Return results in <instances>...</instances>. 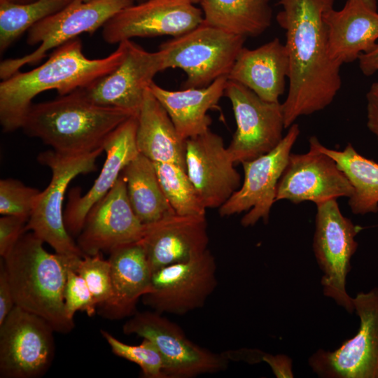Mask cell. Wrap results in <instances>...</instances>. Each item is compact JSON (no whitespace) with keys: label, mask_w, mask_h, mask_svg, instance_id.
<instances>
[{"label":"cell","mask_w":378,"mask_h":378,"mask_svg":"<svg viewBox=\"0 0 378 378\" xmlns=\"http://www.w3.org/2000/svg\"><path fill=\"white\" fill-rule=\"evenodd\" d=\"M101 334L115 355L140 367L144 377L167 378L163 358L151 341L143 338L140 344L130 345L120 341L106 330H101Z\"/></svg>","instance_id":"1f68e13d"},{"label":"cell","mask_w":378,"mask_h":378,"mask_svg":"<svg viewBox=\"0 0 378 378\" xmlns=\"http://www.w3.org/2000/svg\"><path fill=\"white\" fill-rule=\"evenodd\" d=\"M224 95L231 102L237 124L227 147L234 163L252 160L279 144L285 128L282 104L265 101L247 87L228 79Z\"/></svg>","instance_id":"7c38bea8"},{"label":"cell","mask_w":378,"mask_h":378,"mask_svg":"<svg viewBox=\"0 0 378 378\" xmlns=\"http://www.w3.org/2000/svg\"><path fill=\"white\" fill-rule=\"evenodd\" d=\"M133 0H73L64 8L47 17L28 30L27 42L38 47L23 57L1 62L0 78L5 80L27 64H35L47 52L77 38L83 33L93 34Z\"/></svg>","instance_id":"52a82bcc"},{"label":"cell","mask_w":378,"mask_h":378,"mask_svg":"<svg viewBox=\"0 0 378 378\" xmlns=\"http://www.w3.org/2000/svg\"><path fill=\"white\" fill-rule=\"evenodd\" d=\"M270 0H201L204 22L231 34L258 36L271 24Z\"/></svg>","instance_id":"4316f807"},{"label":"cell","mask_w":378,"mask_h":378,"mask_svg":"<svg viewBox=\"0 0 378 378\" xmlns=\"http://www.w3.org/2000/svg\"><path fill=\"white\" fill-rule=\"evenodd\" d=\"M141 1H146V0H141Z\"/></svg>","instance_id":"f6af8a7d"},{"label":"cell","mask_w":378,"mask_h":378,"mask_svg":"<svg viewBox=\"0 0 378 378\" xmlns=\"http://www.w3.org/2000/svg\"><path fill=\"white\" fill-rule=\"evenodd\" d=\"M288 74L286 47L275 38L255 49L243 47L227 79L247 87L265 101L278 102Z\"/></svg>","instance_id":"cb8c5ba5"},{"label":"cell","mask_w":378,"mask_h":378,"mask_svg":"<svg viewBox=\"0 0 378 378\" xmlns=\"http://www.w3.org/2000/svg\"><path fill=\"white\" fill-rule=\"evenodd\" d=\"M360 318L357 333L335 351L322 349L308 363L323 378H378V288L353 298Z\"/></svg>","instance_id":"30bf717a"},{"label":"cell","mask_w":378,"mask_h":378,"mask_svg":"<svg viewBox=\"0 0 378 378\" xmlns=\"http://www.w3.org/2000/svg\"><path fill=\"white\" fill-rule=\"evenodd\" d=\"M41 191L15 178L0 181V214L29 220Z\"/></svg>","instance_id":"836d02e7"},{"label":"cell","mask_w":378,"mask_h":378,"mask_svg":"<svg viewBox=\"0 0 378 378\" xmlns=\"http://www.w3.org/2000/svg\"><path fill=\"white\" fill-rule=\"evenodd\" d=\"M85 281L97 307L108 300L112 294L111 265L100 253L85 255L71 267Z\"/></svg>","instance_id":"d6a6232c"},{"label":"cell","mask_w":378,"mask_h":378,"mask_svg":"<svg viewBox=\"0 0 378 378\" xmlns=\"http://www.w3.org/2000/svg\"><path fill=\"white\" fill-rule=\"evenodd\" d=\"M262 361L267 363L274 375L279 377H293L292 363L290 358L284 354L272 355L265 353Z\"/></svg>","instance_id":"f35d334b"},{"label":"cell","mask_w":378,"mask_h":378,"mask_svg":"<svg viewBox=\"0 0 378 378\" xmlns=\"http://www.w3.org/2000/svg\"><path fill=\"white\" fill-rule=\"evenodd\" d=\"M300 132L299 125L294 122L274 148L252 160L241 162L244 181L219 208L220 216L247 211L241 220L244 227L254 225L260 219L265 223L268 222L271 208L276 202L278 183Z\"/></svg>","instance_id":"4fadbf2b"},{"label":"cell","mask_w":378,"mask_h":378,"mask_svg":"<svg viewBox=\"0 0 378 378\" xmlns=\"http://www.w3.org/2000/svg\"><path fill=\"white\" fill-rule=\"evenodd\" d=\"M132 115H136L95 104L78 89L52 101L32 104L21 128L58 153L80 155L103 148L108 136Z\"/></svg>","instance_id":"3957f363"},{"label":"cell","mask_w":378,"mask_h":378,"mask_svg":"<svg viewBox=\"0 0 378 378\" xmlns=\"http://www.w3.org/2000/svg\"><path fill=\"white\" fill-rule=\"evenodd\" d=\"M315 136L309 138V150L290 153L276 188V201L316 204L341 197H349L353 187L336 162L318 149Z\"/></svg>","instance_id":"2e32d148"},{"label":"cell","mask_w":378,"mask_h":378,"mask_svg":"<svg viewBox=\"0 0 378 378\" xmlns=\"http://www.w3.org/2000/svg\"><path fill=\"white\" fill-rule=\"evenodd\" d=\"M145 225L139 242L153 272L195 258L208 250L206 216H182L174 212Z\"/></svg>","instance_id":"44dd1931"},{"label":"cell","mask_w":378,"mask_h":378,"mask_svg":"<svg viewBox=\"0 0 378 378\" xmlns=\"http://www.w3.org/2000/svg\"><path fill=\"white\" fill-rule=\"evenodd\" d=\"M126 335L151 341L164 362L167 378H192L225 370L229 358L199 346L188 339L182 328L156 311L136 312L122 326Z\"/></svg>","instance_id":"9c48e42d"},{"label":"cell","mask_w":378,"mask_h":378,"mask_svg":"<svg viewBox=\"0 0 378 378\" xmlns=\"http://www.w3.org/2000/svg\"><path fill=\"white\" fill-rule=\"evenodd\" d=\"M137 115L120 124L106 139L103 147L106 160L92 186L83 195L74 188L64 211L65 227L73 237L82 230L91 208L112 188L124 168L139 153L136 142Z\"/></svg>","instance_id":"ffe728a7"},{"label":"cell","mask_w":378,"mask_h":378,"mask_svg":"<svg viewBox=\"0 0 378 378\" xmlns=\"http://www.w3.org/2000/svg\"><path fill=\"white\" fill-rule=\"evenodd\" d=\"M27 218L17 216L0 218V255L5 258L26 231Z\"/></svg>","instance_id":"d590c367"},{"label":"cell","mask_w":378,"mask_h":378,"mask_svg":"<svg viewBox=\"0 0 378 378\" xmlns=\"http://www.w3.org/2000/svg\"><path fill=\"white\" fill-rule=\"evenodd\" d=\"M377 59H378V43L372 52L368 54H361L359 56L358 59L359 67L365 76H371V68Z\"/></svg>","instance_id":"ab89813d"},{"label":"cell","mask_w":378,"mask_h":378,"mask_svg":"<svg viewBox=\"0 0 378 378\" xmlns=\"http://www.w3.org/2000/svg\"><path fill=\"white\" fill-rule=\"evenodd\" d=\"M136 142L139 153L151 161L175 164L186 171V140L179 136L167 112L149 88L137 115Z\"/></svg>","instance_id":"484cf974"},{"label":"cell","mask_w":378,"mask_h":378,"mask_svg":"<svg viewBox=\"0 0 378 378\" xmlns=\"http://www.w3.org/2000/svg\"><path fill=\"white\" fill-rule=\"evenodd\" d=\"M127 41L119 43L108 56L86 57L81 41L76 38L57 47L48 59L27 72L20 71L0 83V123L4 132L21 128L23 120L38 94L56 90L65 95L85 88L115 69L124 58Z\"/></svg>","instance_id":"7a4b0ae2"},{"label":"cell","mask_w":378,"mask_h":378,"mask_svg":"<svg viewBox=\"0 0 378 378\" xmlns=\"http://www.w3.org/2000/svg\"><path fill=\"white\" fill-rule=\"evenodd\" d=\"M15 306L12 288L3 258L0 261V325Z\"/></svg>","instance_id":"8d00e7d4"},{"label":"cell","mask_w":378,"mask_h":378,"mask_svg":"<svg viewBox=\"0 0 378 378\" xmlns=\"http://www.w3.org/2000/svg\"><path fill=\"white\" fill-rule=\"evenodd\" d=\"M163 71L160 52H148L127 41L120 64L111 72L78 89L91 102L118 108L138 115L146 91L157 73Z\"/></svg>","instance_id":"e0dca14e"},{"label":"cell","mask_w":378,"mask_h":378,"mask_svg":"<svg viewBox=\"0 0 378 378\" xmlns=\"http://www.w3.org/2000/svg\"><path fill=\"white\" fill-rule=\"evenodd\" d=\"M121 174L131 206L144 224L174 212L160 186L154 162L150 159L139 153Z\"/></svg>","instance_id":"83f0119b"},{"label":"cell","mask_w":378,"mask_h":378,"mask_svg":"<svg viewBox=\"0 0 378 378\" xmlns=\"http://www.w3.org/2000/svg\"><path fill=\"white\" fill-rule=\"evenodd\" d=\"M0 1H8L11 3H16V4H24V3L31 2L35 0H0Z\"/></svg>","instance_id":"60d3db41"},{"label":"cell","mask_w":378,"mask_h":378,"mask_svg":"<svg viewBox=\"0 0 378 378\" xmlns=\"http://www.w3.org/2000/svg\"><path fill=\"white\" fill-rule=\"evenodd\" d=\"M112 294L99 307V314L108 320L134 315L139 299L151 290L153 271L139 241L118 247L109 253Z\"/></svg>","instance_id":"603a6c76"},{"label":"cell","mask_w":378,"mask_h":378,"mask_svg":"<svg viewBox=\"0 0 378 378\" xmlns=\"http://www.w3.org/2000/svg\"><path fill=\"white\" fill-rule=\"evenodd\" d=\"M54 332L43 318L15 306L0 325V377L43 376L54 359Z\"/></svg>","instance_id":"8fae6325"},{"label":"cell","mask_w":378,"mask_h":378,"mask_svg":"<svg viewBox=\"0 0 378 378\" xmlns=\"http://www.w3.org/2000/svg\"><path fill=\"white\" fill-rule=\"evenodd\" d=\"M378 71V59H377L373 63L371 68V76L375 72Z\"/></svg>","instance_id":"b9f144b4"},{"label":"cell","mask_w":378,"mask_h":378,"mask_svg":"<svg viewBox=\"0 0 378 378\" xmlns=\"http://www.w3.org/2000/svg\"><path fill=\"white\" fill-rule=\"evenodd\" d=\"M103 151L104 147L85 154L63 155L50 150L37 158L41 164L50 169L52 176L41 192L25 230L63 257L76 260L85 256L65 227L63 202L66 190L77 176L96 169V160Z\"/></svg>","instance_id":"5b68a950"},{"label":"cell","mask_w":378,"mask_h":378,"mask_svg":"<svg viewBox=\"0 0 378 378\" xmlns=\"http://www.w3.org/2000/svg\"><path fill=\"white\" fill-rule=\"evenodd\" d=\"M203 20L202 9L190 0H146L122 9L111 18L103 26L102 36L111 44L134 37H176Z\"/></svg>","instance_id":"9a60e30c"},{"label":"cell","mask_w":378,"mask_h":378,"mask_svg":"<svg viewBox=\"0 0 378 378\" xmlns=\"http://www.w3.org/2000/svg\"><path fill=\"white\" fill-rule=\"evenodd\" d=\"M323 20L329 55L341 65L372 52L378 43L376 0H347L340 10H326Z\"/></svg>","instance_id":"7402d4cb"},{"label":"cell","mask_w":378,"mask_h":378,"mask_svg":"<svg viewBox=\"0 0 378 378\" xmlns=\"http://www.w3.org/2000/svg\"><path fill=\"white\" fill-rule=\"evenodd\" d=\"M64 306L69 318L74 320L78 311L93 316L97 305L85 280L71 267L69 269L64 291Z\"/></svg>","instance_id":"e575fe53"},{"label":"cell","mask_w":378,"mask_h":378,"mask_svg":"<svg viewBox=\"0 0 378 378\" xmlns=\"http://www.w3.org/2000/svg\"><path fill=\"white\" fill-rule=\"evenodd\" d=\"M361 230L342 214L336 199L316 204L313 251L323 272V293L349 314L355 309L346 281L358 246L355 237Z\"/></svg>","instance_id":"ba28073f"},{"label":"cell","mask_w":378,"mask_h":378,"mask_svg":"<svg viewBox=\"0 0 378 378\" xmlns=\"http://www.w3.org/2000/svg\"><path fill=\"white\" fill-rule=\"evenodd\" d=\"M320 150L331 157L344 173L353 187L349 206L354 214L378 211V163L359 154L351 144L343 150L330 149L318 138Z\"/></svg>","instance_id":"f1b7e54d"},{"label":"cell","mask_w":378,"mask_h":378,"mask_svg":"<svg viewBox=\"0 0 378 378\" xmlns=\"http://www.w3.org/2000/svg\"><path fill=\"white\" fill-rule=\"evenodd\" d=\"M334 0H279L276 21L286 32L288 90L282 104L285 129L299 117L329 106L342 86L341 64L328 53L323 13Z\"/></svg>","instance_id":"6da1fadb"},{"label":"cell","mask_w":378,"mask_h":378,"mask_svg":"<svg viewBox=\"0 0 378 378\" xmlns=\"http://www.w3.org/2000/svg\"><path fill=\"white\" fill-rule=\"evenodd\" d=\"M43 244L27 231L3 258L15 304L43 318L55 332L69 333L75 323L66 315L64 291L69 269L80 258L49 253Z\"/></svg>","instance_id":"277c9868"},{"label":"cell","mask_w":378,"mask_h":378,"mask_svg":"<svg viewBox=\"0 0 378 378\" xmlns=\"http://www.w3.org/2000/svg\"><path fill=\"white\" fill-rule=\"evenodd\" d=\"M227 76L202 88L168 90L153 82L149 90L170 117L179 136L187 140L207 132L211 118L207 111L216 107L224 95Z\"/></svg>","instance_id":"d4e9b609"},{"label":"cell","mask_w":378,"mask_h":378,"mask_svg":"<svg viewBox=\"0 0 378 378\" xmlns=\"http://www.w3.org/2000/svg\"><path fill=\"white\" fill-rule=\"evenodd\" d=\"M154 164L162 191L176 214L206 216V208L186 170L169 162Z\"/></svg>","instance_id":"4dcf8cb0"},{"label":"cell","mask_w":378,"mask_h":378,"mask_svg":"<svg viewBox=\"0 0 378 378\" xmlns=\"http://www.w3.org/2000/svg\"><path fill=\"white\" fill-rule=\"evenodd\" d=\"M246 38L203 22L160 45L162 70L183 69L184 86L202 88L229 75Z\"/></svg>","instance_id":"8992f818"},{"label":"cell","mask_w":378,"mask_h":378,"mask_svg":"<svg viewBox=\"0 0 378 378\" xmlns=\"http://www.w3.org/2000/svg\"><path fill=\"white\" fill-rule=\"evenodd\" d=\"M186 172L206 209L220 208L241 186L223 139L209 130L186 140Z\"/></svg>","instance_id":"d6986e66"},{"label":"cell","mask_w":378,"mask_h":378,"mask_svg":"<svg viewBox=\"0 0 378 378\" xmlns=\"http://www.w3.org/2000/svg\"><path fill=\"white\" fill-rule=\"evenodd\" d=\"M217 264L208 249L188 261L153 272L151 290L141 301L154 311L184 315L201 308L218 285Z\"/></svg>","instance_id":"5bb4252c"},{"label":"cell","mask_w":378,"mask_h":378,"mask_svg":"<svg viewBox=\"0 0 378 378\" xmlns=\"http://www.w3.org/2000/svg\"><path fill=\"white\" fill-rule=\"evenodd\" d=\"M73 0H35L16 4L0 1V50H6L25 31L64 8Z\"/></svg>","instance_id":"f546056e"},{"label":"cell","mask_w":378,"mask_h":378,"mask_svg":"<svg viewBox=\"0 0 378 378\" xmlns=\"http://www.w3.org/2000/svg\"><path fill=\"white\" fill-rule=\"evenodd\" d=\"M145 227L131 206L121 174L107 194L89 211L76 244L85 255L110 253L118 247L139 241Z\"/></svg>","instance_id":"ac0fdd59"},{"label":"cell","mask_w":378,"mask_h":378,"mask_svg":"<svg viewBox=\"0 0 378 378\" xmlns=\"http://www.w3.org/2000/svg\"><path fill=\"white\" fill-rule=\"evenodd\" d=\"M81 1H90V0H80Z\"/></svg>","instance_id":"ee69618b"},{"label":"cell","mask_w":378,"mask_h":378,"mask_svg":"<svg viewBox=\"0 0 378 378\" xmlns=\"http://www.w3.org/2000/svg\"><path fill=\"white\" fill-rule=\"evenodd\" d=\"M192 4H198L200 2L201 0H190Z\"/></svg>","instance_id":"7bdbcfd3"},{"label":"cell","mask_w":378,"mask_h":378,"mask_svg":"<svg viewBox=\"0 0 378 378\" xmlns=\"http://www.w3.org/2000/svg\"><path fill=\"white\" fill-rule=\"evenodd\" d=\"M367 127L378 141V82L370 86L366 94Z\"/></svg>","instance_id":"74e56055"}]
</instances>
